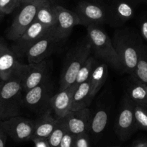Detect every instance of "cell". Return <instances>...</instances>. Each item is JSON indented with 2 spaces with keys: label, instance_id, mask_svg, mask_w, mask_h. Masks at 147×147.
<instances>
[{
  "label": "cell",
  "instance_id": "cell-23",
  "mask_svg": "<svg viewBox=\"0 0 147 147\" xmlns=\"http://www.w3.org/2000/svg\"><path fill=\"white\" fill-rule=\"evenodd\" d=\"M131 78L141 84L147 85V47L144 46L137 63L136 67L132 73Z\"/></svg>",
  "mask_w": 147,
  "mask_h": 147
},
{
  "label": "cell",
  "instance_id": "cell-2",
  "mask_svg": "<svg viewBox=\"0 0 147 147\" xmlns=\"http://www.w3.org/2000/svg\"><path fill=\"white\" fill-rule=\"evenodd\" d=\"M22 97L20 69L15 75L2 83L0 90V121L20 115Z\"/></svg>",
  "mask_w": 147,
  "mask_h": 147
},
{
  "label": "cell",
  "instance_id": "cell-13",
  "mask_svg": "<svg viewBox=\"0 0 147 147\" xmlns=\"http://www.w3.org/2000/svg\"><path fill=\"white\" fill-rule=\"evenodd\" d=\"M91 118V110L88 107L76 111H69L62 119L68 132L77 136L88 133Z\"/></svg>",
  "mask_w": 147,
  "mask_h": 147
},
{
  "label": "cell",
  "instance_id": "cell-35",
  "mask_svg": "<svg viewBox=\"0 0 147 147\" xmlns=\"http://www.w3.org/2000/svg\"><path fill=\"white\" fill-rule=\"evenodd\" d=\"M34 1H36V0H20V2L21 5L25 3H28V2H34Z\"/></svg>",
  "mask_w": 147,
  "mask_h": 147
},
{
  "label": "cell",
  "instance_id": "cell-36",
  "mask_svg": "<svg viewBox=\"0 0 147 147\" xmlns=\"http://www.w3.org/2000/svg\"><path fill=\"white\" fill-rule=\"evenodd\" d=\"M4 16H5V15H4V14L2 13V12H1V11H0V21L2 20V18H4Z\"/></svg>",
  "mask_w": 147,
  "mask_h": 147
},
{
  "label": "cell",
  "instance_id": "cell-31",
  "mask_svg": "<svg viewBox=\"0 0 147 147\" xmlns=\"http://www.w3.org/2000/svg\"><path fill=\"white\" fill-rule=\"evenodd\" d=\"M35 144V147H50L47 139L42 138H34L32 140Z\"/></svg>",
  "mask_w": 147,
  "mask_h": 147
},
{
  "label": "cell",
  "instance_id": "cell-39",
  "mask_svg": "<svg viewBox=\"0 0 147 147\" xmlns=\"http://www.w3.org/2000/svg\"><path fill=\"white\" fill-rule=\"evenodd\" d=\"M144 87H145L146 90V91H147V85H144Z\"/></svg>",
  "mask_w": 147,
  "mask_h": 147
},
{
  "label": "cell",
  "instance_id": "cell-8",
  "mask_svg": "<svg viewBox=\"0 0 147 147\" xmlns=\"http://www.w3.org/2000/svg\"><path fill=\"white\" fill-rule=\"evenodd\" d=\"M49 62L47 59L38 63H22L20 69L23 93L41 84L49 78Z\"/></svg>",
  "mask_w": 147,
  "mask_h": 147
},
{
  "label": "cell",
  "instance_id": "cell-4",
  "mask_svg": "<svg viewBox=\"0 0 147 147\" xmlns=\"http://www.w3.org/2000/svg\"><path fill=\"white\" fill-rule=\"evenodd\" d=\"M92 51L89 40L77 46L71 51L61 74L59 91L74 84L79 71L89 56H91Z\"/></svg>",
  "mask_w": 147,
  "mask_h": 147
},
{
  "label": "cell",
  "instance_id": "cell-29",
  "mask_svg": "<svg viewBox=\"0 0 147 147\" xmlns=\"http://www.w3.org/2000/svg\"><path fill=\"white\" fill-rule=\"evenodd\" d=\"M75 136L66 131L59 147H75Z\"/></svg>",
  "mask_w": 147,
  "mask_h": 147
},
{
  "label": "cell",
  "instance_id": "cell-1",
  "mask_svg": "<svg viewBox=\"0 0 147 147\" xmlns=\"http://www.w3.org/2000/svg\"><path fill=\"white\" fill-rule=\"evenodd\" d=\"M113 43L119 59L121 71L132 74L144 47L141 37L132 31L120 30L115 32Z\"/></svg>",
  "mask_w": 147,
  "mask_h": 147
},
{
  "label": "cell",
  "instance_id": "cell-42",
  "mask_svg": "<svg viewBox=\"0 0 147 147\" xmlns=\"http://www.w3.org/2000/svg\"></svg>",
  "mask_w": 147,
  "mask_h": 147
},
{
  "label": "cell",
  "instance_id": "cell-12",
  "mask_svg": "<svg viewBox=\"0 0 147 147\" xmlns=\"http://www.w3.org/2000/svg\"><path fill=\"white\" fill-rule=\"evenodd\" d=\"M76 13L80 19V25L85 28L100 26L105 21V12L99 5L83 1L77 5Z\"/></svg>",
  "mask_w": 147,
  "mask_h": 147
},
{
  "label": "cell",
  "instance_id": "cell-30",
  "mask_svg": "<svg viewBox=\"0 0 147 147\" xmlns=\"http://www.w3.org/2000/svg\"><path fill=\"white\" fill-rule=\"evenodd\" d=\"M75 147H91L88 133L75 137Z\"/></svg>",
  "mask_w": 147,
  "mask_h": 147
},
{
  "label": "cell",
  "instance_id": "cell-37",
  "mask_svg": "<svg viewBox=\"0 0 147 147\" xmlns=\"http://www.w3.org/2000/svg\"><path fill=\"white\" fill-rule=\"evenodd\" d=\"M2 83H3V81H2V80H0V90H1V88H2Z\"/></svg>",
  "mask_w": 147,
  "mask_h": 147
},
{
  "label": "cell",
  "instance_id": "cell-3",
  "mask_svg": "<svg viewBox=\"0 0 147 147\" xmlns=\"http://www.w3.org/2000/svg\"><path fill=\"white\" fill-rule=\"evenodd\" d=\"M88 40L96 57L102 59L117 70H121L118 54L107 32L99 26H89L87 28Z\"/></svg>",
  "mask_w": 147,
  "mask_h": 147
},
{
  "label": "cell",
  "instance_id": "cell-28",
  "mask_svg": "<svg viewBox=\"0 0 147 147\" xmlns=\"http://www.w3.org/2000/svg\"><path fill=\"white\" fill-rule=\"evenodd\" d=\"M20 5V0H0V11L5 15H9Z\"/></svg>",
  "mask_w": 147,
  "mask_h": 147
},
{
  "label": "cell",
  "instance_id": "cell-5",
  "mask_svg": "<svg viewBox=\"0 0 147 147\" xmlns=\"http://www.w3.org/2000/svg\"><path fill=\"white\" fill-rule=\"evenodd\" d=\"M53 85L49 78L39 85L23 93L22 107L36 113H44L50 108Z\"/></svg>",
  "mask_w": 147,
  "mask_h": 147
},
{
  "label": "cell",
  "instance_id": "cell-11",
  "mask_svg": "<svg viewBox=\"0 0 147 147\" xmlns=\"http://www.w3.org/2000/svg\"><path fill=\"white\" fill-rule=\"evenodd\" d=\"M134 106V103L126 96L123 102L115 124V133L122 141L128 139L138 128Z\"/></svg>",
  "mask_w": 147,
  "mask_h": 147
},
{
  "label": "cell",
  "instance_id": "cell-9",
  "mask_svg": "<svg viewBox=\"0 0 147 147\" xmlns=\"http://www.w3.org/2000/svg\"><path fill=\"white\" fill-rule=\"evenodd\" d=\"M56 21L51 28V34L59 43L66 39L74 28L80 25V19L75 12L71 11L61 5H55Z\"/></svg>",
  "mask_w": 147,
  "mask_h": 147
},
{
  "label": "cell",
  "instance_id": "cell-15",
  "mask_svg": "<svg viewBox=\"0 0 147 147\" xmlns=\"http://www.w3.org/2000/svg\"><path fill=\"white\" fill-rule=\"evenodd\" d=\"M22 63L5 41L0 46V80L6 81L20 69Z\"/></svg>",
  "mask_w": 147,
  "mask_h": 147
},
{
  "label": "cell",
  "instance_id": "cell-21",
  "mask_svg": "<svg viewBox=\"0 0 147 147\" xmlns=\"http://www.w3.org/2000/svg\"><path fill=\"white\" fill-rule=\"evenodd\" d=\"M131 80L132 82L128 86L126 96L134 105L147 108V91L145 87L132 78Z\"/></svg>",
  "mask_w": 147,
  "mask_h": 147
},
{
  "label": "cell",
  "instance_id": "cell-6",
  "mask_svg": "<svg viewBox=\"0 0 147 147\" xmlns=\"http://www.w3.org/2000/svg\"><path fill=\"white\" fill-rule=\"evenodd\" d=\"M42 0H36L22 5L19 12L14 18L12 23L7 32V38L12 41H15L25 32L35 21L37 11Z\"/></svg>",
  "mask_w": 147,
  "mask_h": 147
},
{
  "label": "cell",
  "instance_id": "cell-22",
  "mask_svg": "<svg viewBox=\"0 0 147 147\" xmlns=\"http://www.w3.org/2000/svg\"><path fill=\"white\" fill-rule=\"evenodd\" d=\"M108 121V113L105 109L100 108L92 115L90 131L94 136L101 134L105 129Z\"/></svg>",
  "mask_w": 147,
  "mask_h": 147
},
{
  "label": "cell",
  "instance_id": "cell-27",
  "mask_svg": "<svg viewBox=\"0 0 147 147\" xmlns=\"http://www.w3.org/2000/svg\"><path fill=\"white\" fill-rule=\"evenodd\" d=\"M134 108L138 128L147 131V108L137 105H134Z\"/></svg>",
  "mask_w": 147,
  "mask_h": 147
},
{
  "label": "cell",
  "instance_id": "cell-14",
  "mask_svg": "<svg viewBox=\"0 0 147 147\" xmlns=\"http://www.w3.org/2000/svg\"><path fill=\"white\" fill-rule=\"evenodd\" d=\"M58 42L51 34V29L46 35L32 45L25 53L28 63H38L47 59Z\"/></svg>",
  "mask_w": 147,
  "mask_h": 147
},
{
  "label": "cell",
  "instance_id": "cell-16",
  "mask_svg": "<svg viewBox=\"0 0 147 147\" xmlns=\"http://www.w3.org/2000/svg\"><path fill=\"white\" fill-rule=\"evenodd\" d=\"M77 86L72 84L67 88L59 91L50 100V108L57 119H62L71 111L72 97Z\"/></svg>",
  "mask_w": 147,
  "mask_h": 147
},
{
  "label": "cell",
  "instance_id": "cell-18",
  "mask_svg": "<svg viewBox=\"0 0 147 147\" xmlns=\"http://www.w3.org/2000/svg\"><path fill=\"white\" fill-rule=\"evenodd\" d=\"M94 97L92 94L91 84L90 81L84 82L79 86L74 91L72 97L71 111L88 108Z\"/></svg>",
  "mask_w": 147,
  "mask_h": 147
},
{
  "label": "cell",
  "instance_id": "cell-17",
  "mask_svg": "<svg viewBox=\"0 0 147 147\" xmlns=\"http://www.w3.org/2000/svg\"><path fill=\"white\" fill-rule=\"evenodd\" d=\"M59 121V119H57L53 115L51 108L48 109L35 121L34 134L32 140L34 138L47 139L58 125Z\"/></svg>",
  "mask_w": 147,
  "mask_h": 147
},
{
  "label": "cell",
  "instance_id": "cell-20",
  "mask_svg": "<svg viewBox=\"0 0 147 147\" xmlns=\"http://www.w3.org/2000/svg\"><path fill=\"white\" fill-rule=\"evenodd\" d=\"M35 21L40 22L47 28H53L56 21L55 5H52L49 0H42L37 11Z\"/></svg>",
  "mask_w": 147,
  "mask_h": 147
},
{
  "label": "cell",
  "instance_id": "cell-19",
  "mask_svg": "<svg viewBox=\"0 0 147 147\" xmlns=\"http://www.w3.org/2000/svg\"><path fill=\"white\" fill-rule=\"evenodd\" d=\"M108 77V66L105 62L97 63L94 66L91 75L90 77V84H91L92 94L95 97L100 89L103 87Z\"/></svg>",
  "mask_w": 147,
  "mask_h": 147
},
{
  "label": "cell",
  "instance_id": "cell-41",
  "mask_svg": "<svg viewBox=\"0 0 147 147\" xmlns=\"http://www.w3.org/2000/svg\"><path fill=\"white\" fill-rule=\"evenodd\" d=\"M114 147H117V146H114Z\"/></svg>",
  "mask_w": 147,
  "mask_h": 147
},
{
  "label": "cell",
  "instance_id": "cell-10",
  "mask_svg": "<svg viewBox=\"0 0 147 147\" xmlns=\"http://www.w3.org/2000/svg\"><path fill=\"white\" fill-rule=\"evenodd\" d=\"M51 29L40 22L34 21L19 38L14 41L12 46H10L11 49L18 58L25 57L28 49L46 35Z\"/></svg>",
  "mask_w": 147,
  "mask_h": 147
},
{
  "label": "cell",
  "instance_id": "cell-26",
  "mask_svg": "<svg viewBox=\"0 0 147 147\" xmlns=\"http://www.w3.org/2000/svg\"><path fill=\"white\" fill-rule=\"evenodd\" d=\"M115 14L118 20L124 22L134 17V9L133 7L128 2H120L116 5Z\"/></svg>",
  "mask_w": 147,
  "mask_h": 147
},
{
  "label": "cell",
  "instance_id": "cell-32",
  "mask_svg": "<svg viewBox=\"0 0 147 147\" xmlns=\"http://www.w3.org/2000/svg\"><path fill=\"white\" fill-rule=\"evenodd\" d=\"M140 31L143 38L147 41V20L142 21L140 25Z\"/></svg>",
  "mask_w": 147,
  "mask_h": 147
},
{
  "label": "cell",
  "instance_id": "cell-25",
  "mask_svg": "<svg viewBox=\"0 0 147 147\" xmlns=\"http://www.w3.org/2000/svg\"><path fill=\"white\" fill-rule=\"evenodd\" d=\"M67 131L63 119H59L58 125L47 138L50 147H59L65 133Z\"/></svg>",
  "mask_w": 147,
  "mask_h": 147
},
{
  "label": "cell",
  "instance_id": "cell-34",
  "mask_svg": "<svg viewBox=\"0 0 147 147\" xmlns=\"http://www.w3.org/2000/svg\"><path fill=\"white\" fill-rule=\"evenodd\" d=\"M134 147H147V142L146 141H141L136 144Z\"/></svg>",
  "mask_w": 147,
  "mask_h": 147
},
{
  "label": "cell",
  "instance_id": "cell-38",
  "mask_svg": "<svg viewBox=\"0 0 147 147\" xmlns=\"http://www.w3.org/2000/svg\"><path fill=\"white\" fill-rule=\"evenodd\" d=\"M3 40H4L3 39L0 38V46H1V44H2V41H3Z\"/></svg>",
  "mask_w": 147,
  "mask_h": 147
},
{
  "label": "cell",
  "instance_id": "cell-7",
  "mask_svg": "<svg viewBox=\"0 0 147 147\" xmlns=\"http://www.w3.org/2000/svg\"><path fill=\"white\" fill-rule=\"evenodd\" d=\"M0 127L13 141H28L33 136L35 121L18 115L1 121Z\"/></svg>",
  "mask_w": 147,
  "mask_h": 147
},
{
  "label": "cell",
  "instance_id": "cell-40",
  "mask_svg": "<svg viewBox=\"0 0 147 147\" xmlns=\"http://www.w3.org/2000/svg\"><path fill=\"white\" fill-rule=\"evenodd\" d=\"M146 2H147V0H146Z\"/></svg>",
  "mask_w": 147,
  "mask_h": 147
},
{
  "label": "cell",
  "instance_id": "cell-33",
  "mask_svg": "<svg viewBox=\"0 0 147 147\" xmlns=\"http://www.w3.org/2000/svg\"><path fill=\"white\" fill-rule=\"evenodd\" d=\"M7 139V135L0 127V147H5Z\"/></svg>",
  "mask_w": 147,
  "mask_h": 147
},
{
  "label": "cell",
  "instance_id": "cell-24",
  "mask_svg": "<svg viewBox=\"0 0 147 147\" xmlns=\"http://www.w3.org/2000/svg\"><path fill=\"white\" fill-rule=\"evenodd\" d=\"M96 63H97V61H96L95 58L91 56H89L88 59L82 65L80 70L79 71L74 84L79 86L82 83L88 81Z\"/></svg>",
  "mask_w": 147,
  "mask_h": 147
}]
</instances>
